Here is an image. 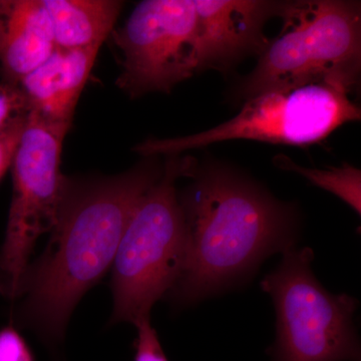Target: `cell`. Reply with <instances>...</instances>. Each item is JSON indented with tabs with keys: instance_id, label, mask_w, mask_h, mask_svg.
<instances>
[{
	"instance_id": "cell-14",
	"label": "cell",
	"mask_w": 361,
	"mask_h": 361,
	"mask_svg": "<svg viewBox=\"0 0 361 361\" xmlns=\"http://www.w3.org/2000/svg\"><path fill=\"white\" fill-rule=\"evenodd\" d=\"M135 326L137 336L135 341L134 361H169L149 317L135 322Z\"/></svg>"
},
{
	"instance_id": "cell-17",
	"label": "cell",
	"mask_w": 361,
	"mask_h": 361,
	"mask_svg": "<svg viewBox=\"0 0 361 361\" xmlns=\"http://www.w3.org/2000/svg\"><path fill=\"white\" fill-rule=\"evenodd\" d=\"M28 111L27 104L20 87L0 85V129L14 116Z\"/></svg>"
},
{
	"instance_id": "cell-16",
	"label": "cell",
	"mask_w": 361,
	"mask_h": 361,
	"mask_svg": "<svg viewBox=\"0 0 361 361\" xmlns=\"http://www.w3.org/2000/svg\"><path fill=\"white\" fill-rule=\"evenodd\" d=\"M0 361H35L27 342L13 326L0 329Z\"/></svg>"
},
{
	"instance_id": "cell-12",
	"label": "cell",
	"mask_w": 361,
	"mask_h": 361,
	"mask_svg": "<svg viewBox=\"0 0 361 361\" xmlns=\"http://www.w3.org/2000/svg\"><path fill=\"white\" fill-rule=\"evenodd\" d=\"M59 49L102 47L114 32L123 2L118 0H42Z\"/></svg>"
},
{
	"instance_id": "cell-7",
	"label": "cell",
	"mask_w": 361,
	"mask_h": 361,
	"mask_svg": "<svg viewBox=\"0 0 361 361\" xmlns=\"http://www.w3.org/2000/svg\"><path fill=\"white\" fill-rule=\"evenodd\" d=\"M71 126L27 111L14 154L13 192L0 248V295L18 299L37 240L51 232L65 194L61 172L63 141Z\"/></svg>"
},
{
	"instance_id": "cell-11",
	"label": "cell",
	"mask_w": 361,
	"mask_h": 361,
	"mask_svg": "<svg viewBox=\"0 0 361 361\" xmlns=\"http://www.w3.org/2000/svg\"><path fill=\"white\" fill-rule=\"evenodd\" d=\"M56 49L42 0L2 1L0 63L7 85L18 87Z\"/></svg>"
},
{
	"instance_id": "cell-5",
	"label": "cell",
	"mask_w": 361,
	"mask_h": 361,
	"mask_svg": "<svg viewBox=\"0 0 361 361\" xmlns=\"http://www.w3.org/2000/svg\"><path fill=\"white\" fill-rule=\"evenodd\" d=\"M282 254L281 263L261 281L276 311L273 361H361L353 323L358 301L319 283L311 268L312 249L295 246Z\"/></svg>"
},
{
	"instance_id": "cell-4",
	"label": "cell",
	"mask_w": 361,
	"mask_h": 361,
	"mask_svg": "<svg viewBox=\"0 0 361 361\" xmlns=\"http://www.w3.org/2000/svg\"><path fill=\"white\" fill-rule=\"evenodd\" d=\"M167 157L161 177L137 202L118 244L111 265V323L135 324L149 317L179 276L186 227L176 182L191 177L196 167L190 158Z\"/></svg>"
},
{
	"instance_id": "cell-13",
	"label": "cell",
	"mask_w": 361,
	"mask_h": 361,
	"mask_svg": "<svg viewBox=\"0 0 361 361\" xmlns=\"http://www.w3.org/2000/svg\"><path fill=\"white\" fill-rule=\"evenodd\" d=\"M274 164L281 170L303 176L315 186L336 195L350 206L358 215L361 213V172L360 169L344 164L341 167L329 169L305 168L289 157L278 155Z\"/></svg>"
},
{
	"instance_id": "cell-9",
	"label": "cell",
	"mask_w": 361,
	"mask_h": 361,
	"mask_svg": "<svg viewBox=\"0 0 361 361\" xmlns=\"http://www.w3.org/2000/svg\"><path fill=\"white\" fill-rule=\"evenodd\" d=\"M198 71H225L267 47L264 26L282 4L263 0H194Z\"/></svg>"
},
{
	"instance_id": "cell-15",
	"label": "cell",
	"mask_w": 361,
	"mask_h": 361,
	"mask_svg": "<svg viewBox=\"0 0 361 361\" xmlns=\"http://www.w3.org/2000/svg\"><path fill=\"white\" fill-rule=\"evenodd\" d=\"M26 113L14 116L0 129V179L11 167L14 154L25 125Z\"/></svg>"
},
{
	"instance_id": "cell-2",
	"label": "cell",
	"mask_w": 361,
	"mask_h": 361,
	"mask_svg": "<svg viewBox=\"0 0 361 361\" xmlns=\"http://www.w3.org/2000/svg\"><path fill=\"white\" fill-rule=\"evenodd\" d=\"M179 196L184 213V259L169 292L188 306L228 290L272 254L295 247L297 216L244 176L221 165L196 170Z\"/></svg>"
},
{
	"instance_id": "cell-1",
	"label": "cell",
	"mask_w": 361,
	"mask_h": 361,
	"mask_svg": "<svg viewBox=\"0 0 361 361\" xmlns=\"http://www.w3.org/2000/svg\"><path fill=\"white\" fill-rule=\"evenodd\" d=\"M154 157L123 174L66 179L47 248L30 263L13 320L49 346L65 336L73 310L111 268L118 244L142 195L161 177Z\"/></svg>"
},
{
	"instance_id": "cell-8",
	"label": "cell",
	"mask_w": 361,
	"mask_h": 361,
	"mask_svg": "<svg viewBox=\"0 0 361 361\" xmlns=\"http://www.w3.org/2000/svg\"><path fill=\"white\" fill-rule=\"evenodd\" d=\"M113 35L123 54L116 85L133 99L169 94L198 73L194 0H145Z\"/></svg>"
},
{
	"instance_id": "cell-6",
	"label": "cell",
	"mask_w": 361,
	"mask_h": 361,
	"mask_svg": "<svg viewBox=\"0 0 361 361\" xmlns=\"http://www.w3.org/2000/svg\"><path fill=\"white\" fill-rule=\"evenodd\" d=\"M349 94L323 82L271 90L247 99L234 118L212 129L175 139L147 140L134 151L147 158L179 155L235 140L290 146L317 144L345 123L360 120V106Z\"/></svg>"
},
{
	"instance_id": "cell-10",
	"label": "cell",
	"mask_w": 361,
	"mask_h": 361,
	"mask_svg": "<svg viewBox=\"0 0 361 361\" xmlns=\"http://www.w3.org/2000/svg\"><path fill=\"white\" fill-rule=\"evenodd\" d=\"M99 49H56L18 85L28 111L51 122L71 126Z\"/></svg>"
},
{
	"instance_id": "cell-18",
	"label": "cell",
	"mask_w": 361,
	"mask_h": 361,
	"mask_svg": "<svg viewBox=\"0 0 361 361\" xmlns=\"http://www.w3.org/2000/svg\"><path fill=\"white\" fill-rule=\"evenodd\" d=\"M1 8H2V1H0V25H1Z\"/></svg>"
},
{
	"instance_id": "cell-3",
	"label": "cell",
	"mask_w": 361,
	"mask_h": 361,
	"mask_svg": "<svg viewBox=\"0 0 361 361\" xmlns=\"http://www.w3.org/2000/svg\"><path fill=\"white\" fill-rule=\"evenodd\" d=\"M283 27L268 42L253 71L240 85L246 99L313 82L353 92L361 68L360 2L306 0L282 4Z\"/></svg>"
}]
</instances>
